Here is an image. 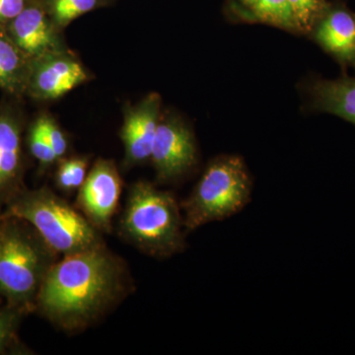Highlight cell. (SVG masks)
<instances>
[{
	"mask_svg": "<svg viewBox=\"0 0 355 355\" xmlns=\"http://www.w3.org/2000/svg\"><path fill=\"white\" fill-rule=\"evenodd\" d=\"M182 227L174 196L146 182L133 184L119 228L125 241L150 256L168 258L184 249Z\"/></svg>",
	"mask_w": 355,
	"mask_h": 355,
	"instance_id": "3",
	"label": "cell"
},
{
	"mask_svg": "<svg viewBox=\"0 0 355 355\" xmlns=\"http://www.w3.org/2000/svg\"><path fill=\"white\" fill-rule=\"evenodd\" d=\"M309 93L313 109L335 114L355 125V77L317 79L311 84Z\"/></svg>",
	"mask_w": 355,
	"mask_h": 355,
	"instance_id": "10",
	"label": "cell"
},
{
	"mask_svg": "<svg viewBox=\"0 0 355 355\" xmlns=\"http://www.w3.org/2000/svg\"><path fill=\"white\" fill-rule=\"evenodd\" d=\"M24 311L13 306L0 308V354H6L16 343V333Z\"/></svg>",
	"mask_w": 355,
	"mask_h": 355,
	"instance_id": "18",
	"label": "cell"
},
{
	"mask_svg": "<svg viewBox=\"0 0 355 355\" xmlns=\"http://www.w3.org/2000/svg\"><path fill=\"white\" fill-rule=\"evenodd\" d=\"M251 191V178L239 156L214 159L190 197L181 203L187 232L237 214L249 202Z\"/></svg>",
	"mask_w": 355,
	"mask_h": 355,
	"instance_id": "5",
	"label": "cell"
},
{
	"mask_svg": "<svg viewBox=\"0 0 355 355\" xmlns=\"http://www.w3.org/2000/svg\"><path fill=\"white\" fill-rule=\"evenodd\" d=\"M121 179L118 169L110 160L100 159L79 189L77 207L100 232L112 231L121 195Z\"/></svg>",
	"mask_w": 355,
	"mask_h": 355,
	"instance_id": "6",
	"label": "cell"
},
{
	"mask_svg": "<svg viewBox=\"0 0 355 355\" xmlns=\"http://www.w3.org/2000/svg\"><path fill=\"white\" fill-rule=\"evenodd\" d=\"M88 162L85 158H71L62 161L57 173L58 188L64 191L79 190L87 177Z\"/></svg>",
	"mask_w": 355,
	"mask_h": 355,
	"instance_id": "17",
	"label": "cell"
},
{
	"mask_svg": "<svg viewBox=\"0 0 355 355\" xmlns=\"http://www.w3.org/2000/svg\"><path fill=\"white\" fill-rule=\"evenodd\" d=\"M0 216L28 222L51 249L64 256L105 245L101 232L80 211L46 188L19 191Z\"/></svg>",
	"mask_w": 355,
	"mask_h": 355,
	"instance_id": "4",
	"label": "cell"
},
{
	"mask_svg": "<svg viewBox=\"0 0 355 355\" xmlns=\"http://www.w3.org/2000/svg\"><path fill=\"white\" fill-rule=\"evenodd\" d=\"M254 18L266 23L282 28L288 31L296 32L295 26L289 9L287 0H241Z\"/></svg>",
	"mask_w": 355,
	"mask_h": 355,
	"instance_id": "14",
	"label": "cell"
},
{
	"mask_svg": "<svg viewBox=\"0 0 355 355\" xmlns=\"http://www.w3.org/2000/svg\"><path fill=\"white\" fill-rule=\"evenodd\" d=\"M311 35L340 64L355 67V16L347 8L329 6Z\"/></svg>",
	"mask_w": 355,
	"mask_h": 355,
	"instance_id": "9",
	"label": "cell"
},
{
	"mask_svg": "<svg viewBox=\"0 0 355 355\" xmlns=\"http://www.w3.org/2000/svg\"><path fill=\"white\" fill-rule=\"evenodd\" d=\"M296 33L310 34L328 9L326 0H287Z\"/></svg>",
	"mask_w": 355,
	"mask_h": 355,
	"instance_id": "15",
	"label": "cell"
},
{
	"mask_svg": "<svg viewBox=\"0 0 355 355\" xmlns=\"http://www.w3.org/2000/svg\"><path fill=\"white\" fill-rule=\"evenodd\" d=\"M160 96L150 94L128 112L121 130L127 164H140L150 159L160 123Z\"/></svg>",
	"mask_w": 355,
	"mask_h": 355,
	"instance_id": "8",
	"label": "cell"
},
{
	"mask_svg": "<svg viewBox=\"0 0 355 355\" xmlns=\"http://www.w3.org/2000/svg\"><path fill=\"white\" fill-rule=\"evenodd\" d=\"M58 253L28 222L0 216V296L24 312L36 309L44 277Z\"/></svg>",
	"mask_w": 355,
	"mask_h": 355,
	"instance_id": "2",
	"label": "cell"
},
{
	"mask_svg": "<svg viewBox=\"0 0 355 355\" xmlns=\"http://www.w3.org/2000/svg\"><path fill=\"white\" fill-rule=\"evenodd\" d=\"M86 78L85 70L76 60L67 58H50L35 72L34 89L41 97L57 99L84 83Z\"/></svg>",
	"mask_w": 355,
	"mask_h": 355,
	"instance_id": "12",
	"label": "cell"
},
{
	"mask_svg": "<svg viewBox=\"0 0 355 355\" xmlns=\"http://www.w3.org/2000/svg\"><path fill=\"white\" fill-rule=\"evenodd\" d=\"M96 2L97 0H55L53 12L55 19L60 24H67L94 8Z\"/></svg>",
	"mask_w": 355,
	"mask_h": 355,
	"instance_id": "19",
	"label": "cell"
},
{
	"mask_svg": "<svg viewBox=\"0 0 355 355\" xmlns=\"http://www.w3.org/2000/svg\"><path fill=\"white\" fill-rule=\"evenodd\" d=\"M197 146L189 128L176 119L160 121L150 160L160 183L184 176L197 164Z\"/></svg>",
	"mask_w": 355,
	"mask_h": 355,
	"instance_id": "7",
	"label": "cell"
},
{
	"mask_svg": "<svg viewBox=\"0 0 355 355\" xmlns=\"http://www.w3.org/2000/svg\"><path fill=\"white\" fill-rule=\"evenodd\" d=\"M12 34L18 48L29 55H41L53 43L50 25L38 8L24 9L14 18Z\"/></svg>",
	"mask_w": 355,
	"mask_h": 355,
	"instance_id": "13",
	"label": "cell"
},
{
	"mask_svg": "<svg viewBox=\"0 0 355 355\" xmlns=\"http://www.w3.org/2000/svg\"><path fill=\"white\" fill-rule=\"evenodd\" d=\"M128 284L127 266L105 245L67 254L44 277L36 309L62 330L78 331L118 304Z\"/></svg>",
	"mask_w": 355,
	"mask_h": 355,
	"instance_id": "1",
	"label": "cell"
},
{
	"mask_svg": "<svg viewBox=\"0 0 355 355\" xmlns=\"http://www.w3.org/2000/svg\"><path fill=\"white\" fill-rule=\"evenodd\" d=\"M20 130L15 121L0 118V209L20 190Z\"/></svg>",
	"mask_w": 355,
	"mask_h": 355,
	"instance_id": "11",
	"label": "cell"
},
{
	"mask_svg": "<svg viewBox=\"0 0 355 355\" xmlns=\"http://www.w3.org/2000/svg\"><path fill=\"white\" fill-rule=\"evenodd\" d=\"M37 123H39L44 137L48 140L53 150L55 151L57 157L62 158L67 150V141L64 132L60 130L55 121L46 116L40 119Z\"/></svg>",
	"mask_w": 355,
	"mask_h": 355,
	"instance_id": "21",
	"label": "cell"
},
{
	"mask_svg": "<svg viewBox=\"0 0 355 355\" xmlns=\"http://www.w3.org/2000/svg\"><path fill=\"white\" fill-rule=\"evenodd\" d=\"M23 62L19 51L0 36V86L13 90L19 83Z\"/></svg>",
	"mask_w": 355,
	"mask_h": 355,
	"instance_id": "16",
	"label": "cell"
},
{
	"mask_svg": "<svg viewBox=\"0 0 355 355\" xmlns=\"http://www.w3.org/2000/svg\"><path fill=\"white\" fill-rule=\"evenodd\" d=\"M24 10V0H0V20L14 19Z\"/></svg>",
	"mask_w": 355,
	"mask_h": 355,
	"instance_id": "22",
	"label": "cell"
},
{
	"mask_svg": "<svg viewBox=\"0 0 355 355\" xmlns=\"http://www.w3.org/2000/svg\"><path fill=\"white\" fill-rule=\"evenodd\" d=\"M29 146L33 156L42 165H51L58 159L48 140L44 137L38 123H36V125L33 127L31 132H30Z\"/></svg>",
	"mask_w": 355,
	"mask_h": 355,
	"instance_id": "20",
	"label": "cell"
}]
</instances>
